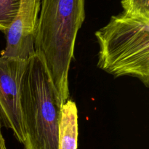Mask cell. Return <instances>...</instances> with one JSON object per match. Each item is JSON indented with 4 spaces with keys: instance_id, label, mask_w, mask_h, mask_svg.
<instances>
[{
    "instance_id": "obj_6",
    "label": "cell",
    "mask_w": 149,
    "mask_h": 149,
    "mask_svg": "<svg viewBox=\"0 0 149 149\" xmlns=\"http://www.w3.org/2000/svg\"><path fill=\"white\" fill-rule=\"evenodd\" d=\"M78 135V109L75 102L68 99L61 108L58 125V149H77Z\"/></svg>"
},
{
    "instance_id": "obj_2",
    "label": "cell",
    "mask_w": 149,
    "mask_h": 149,
    "mask_svg": "<svg viewBox=\"0 0 149 149\" xmlns=\"http://www.w3.org/2000/svg\"><path fill=\"white\" fill-rule=\"evenodd\" d=\"M62 106L45 62L35 52L28 60L21 86L25 149H58Z\"/></svg>"
},
{
    "instance_id": "obj_3",
    "label": "cell",
    "mask_w": 149,
    "mask_h": 149,
    "mask_svg": "<svg viewBox=\"0 0 149 149\" xmlns=\"http://www.w3.org/2000/svg\"><path fill=\"white\" fill-rule=\"evenodd\" d=\"M84 19L85 0H42L35 50L50 61L71 60Z\"/></svg>"
},
{
    "instance_id": "obj_7",
    "label": "cell",
    "mask_w": 149,
    "mask_h": 149,
    "mask_svg": "<svg viewBox=\"0 0 149 149\" xmlns=\"http://www.w3.org/2000/svg\"><path fill=\"white\" fill-rule=\"evenodd\" d=\"M20 0H0V31L6 34L20 7Z\"/></svg>"
},
{
    "instance_id": "obj_4",
    "label": "cell",
    "mask_w": 149,
    "mask_h": 149,
    "mask_svg": "<svg viewBox=\"0 0 149 149\" xmlns=\"http://www.w3.org/2000/svg\"><path fill=\"white\" fill-rule=\"evenodd\" d=\"M28 60L0 56V125L13 131L23 144L26 139L21 108V86Z\"/></svg>"
},
{
    "instance_id": "obj_9",
    "label": "cell",
    "mask_w": 149,
    "mask_h": 149,
    "mask_svg": "<svg viewBox=\"0 0 149 149\" xmlns=\"http://www.w3.org/2000/svg\"><path fill=\"white\" fill-rule=\"evenodd\" d=\"M0 149H7L5 141H4V138L1 133V127H0Z\"/></svg>"
},
{
    "instance_id": "obj_1",
    "label": "cell",
    "mask_w": 149,
    "mask_h": 149,
    "mask_svg": "<svg viewBox=\"0 0 149 149\" xmlns=\"http://www.w3.org/2000/svg\"><path fill=\"white\" fill-rule=\"evenodd\" d=\"M95 35L100 46L99 68L114 77H136L149 87V19L122 12Z\"/></svg>"
},
{
    "instance_id": "obj_5",
    "label": "cell",
    "mask_w": 149,
    "mask_h": 149,
    "mask_svg": "<svg viewBox=\"0 0 149 149\" xmlns=\"http://www.w3.org/2000/svg\"><path fill=\"white\" fill-rule=\"evenodd\" d=\"M42 0H20L18 12L6 33L1 56L29 60L35 54L34 42Z\"/></svg>"
},
{
    "instance_id": "obj_8",
    "label": "cell",
    "mask_w": 149,
    "mask_h": 149,
    "mask_svg": "<svg viewBox=\"0 0 149 149\" xmlns=\"http://www.w3.org/2000/svg\"><path fill=\"white\" fill-rule=\"evenodd\" d=\"M121 4L125 14L149 19V0H122Z\"/></svg>"
}]
</instances>
